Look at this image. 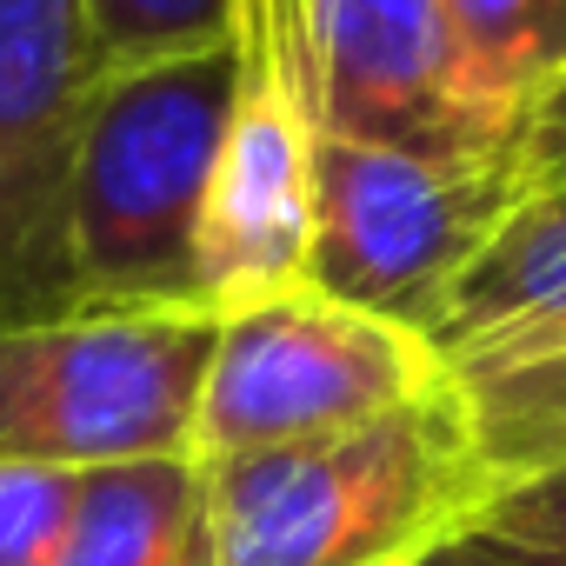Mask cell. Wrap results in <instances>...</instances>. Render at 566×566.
Masks as SVG:
<instances>
[{
    "mask_svg": "<svg viewBox=\"0 0 566 566\" xmlns=\"http://www.w3.org/2000/svg\"><path fill=\"white\" fill-rule=\"evenodd\" d=\"M413 559H420V553H400V559H374V566H413Z\"/></svg>",
    "mask_w": 566,
    "mask_h": 566,
    "instance_id": "cell-18",
    "label": "cell"
},
{
    "mask_svg": "<svg viewBox=\"0 0 566 566\" xmlns=\"http://www.w3.org/2000/svg\"><path fill=\"white\" fill-rule=\"evenodd\" d=\"M520 193L513 160H427L321 127L307 287L433 340L453 280Z\"/></svg>",
    "mask_w": 566,
    "mask_h": 566,
    "instance_id": "cell-6",
    "label": "cell"
},
{
    "mask_svg": "<svg viewBox=\"0 0 566 566\" xmlns=\"http://www.w3.org/2000/svg\"><path fill=\"white\" fill-rule=\"evenodd\" d=\"M321 127L427 160H513L486 147L447 87L440 0H314Z\"/></svg>",
    "mask_w": 566,
    "mask_h": 566,
    "instance_id": "cell-8",
    "label": "cell"
},
{
    "mask_svg": "<svg viewBox=\"0 0 566 566\" xmlns=\"http://www.w3.org/2000/svg\"><path fill=\"white\" fill-rule=\"evenodd\" d=\"M566 340V180L526 187L467 260L433 321L447 367H486Z\"/></svg>",
    "mask_w": 566,
    "mask_h": 566,
    "instance_id": "cell-9",
    "label": "cell"
},
{
    "mask_svg": "<svg viewBox=\"0 0 566 566\" xmlns=\"http://www.w3.org/2000/svg\"><path fill=\"white\" fill-rule=\"evenodd\" d=\"M440 41L467 127L520 154L526 114L566 81V0H440Z\"/></svg>",
    "mask_w": 566,
    "mask_h": 566,
    "instance_id": "cell-10",
    "label": "cell"
},
{
    "mask_svg": "<svg viewBox=\"0 0 566 566\" xmlns=\"http://www.w3.org/2000/svg\"><path fill=\"white\" fill-rule=\"evenodd\" d=\"M460 413L473 433V460L486 493L566 460V340L486 367H460Z\"/></svg>",
    "mask_w": 566,
    "mask_h": 566,
    "instance_id": "cell-12",
    "label": "cell"
},
{
    "mask_svg": "<svg viewBox=\"0 0 566 566\" xmlns=\"http://www.w3.org/2000/svg\"><path fill=\"white\" fill-rule=\"evenodd\" d=\"M94 81L81 0H0V321L74 307L67 193Z\"/></svg>",
    "mask_w": 566,
    "mask_h": 566,
    "instance_id": "cell-7",
    "label": "cell"
},
{
    "mask_svg": "<svg viewBox=\"0 0 566 566\" xmlns=\"http://www.w3.org/2000/svg\"><path fill=\"white\" fill-rule=\"evenodd\" d=\"M314 140H321L314 0H240L233 107L193 233V301L213 321L287 287H307Z\"/></svg>",
    "mask_w": 566,
    "mask_h": 566,
    "instance_id": "cell-5",
    "label": "cell"
},
{
    "mask_svg": "<svg viewBox=\"0 0 566 566\" xmlns=\"http://www.w3.org/2000/svg\"><path fill=\"white\" fill-rule=\"evenodd\" d=\"M453 387L447 354L400 321L360 314L314 287L233 307L213 327L207 380L193 400V460L307 447L380 427Z\"/></svg>",
    "mask_w": 566,
    "mask_h": 566,
    "instance_id": "cell-3",
    "label": "cell"
},
{
    "mask_svg": "<svg viewBox=\"0 0 566 566\" xmlns=\"http://www.w3.org/2000/svg\"><path fill=\"white\" fill-rule=\"evenodd\" d=\"M81 467L0 460V566H54L74 520Z\"/></svg>",
    "mask_w": 566,
    "mask_h": 566,
    "instance_id": "cell-14",
    "label": "cell"
},
{
    "mask_svg": "<svg viewBox=\"0 0 566 566\" xmlns=\"http://www.w3.org/2000/svg\"><path fill=\"white\" fill-rule=\"evenodd\" d=\"M413 566H559V559H539V553H526V546H506V539H493V533H480V526H453L440 546H427Z\"/></svg>",
    "mask_w": 566,
    "mask_h": 566,
    "instance_id": "cell-17",
    "label": "cell"
},
{
    "mask_svg": "<svg viewBox=\"0 0 566 566\" xmlns=\"http://www.w3.org/2000/svg\"><path fill=\"white\" fill-rule=\"evenodd\" d=\"M81 21H87L94 74H120L147 61L227 48L240 0H81Z\"/></svg>",
    "mask_w": 566,
    "mask_h": 566,
    "instance_id": "cell-13",
    "label": "cell"
},
{
    "mask_svg": "<svg viewBox=\"0 0 566 566\" xmlns=\"http://www.w3.org/2000/svg\"><path fill=\"white\" fill-rule=\"evenodd\" d=\"M207 307H67L0 321V460L107 467L187 453L213 354Z\"/></svg>",
    "mask_w": 566,
    "mask_h": 566,
    "instance_id": "cell-4",
    "label": "cell"
},
{
    "mask_svg": "<svg viewBox=\"0 0 566 566\" xmlns=\"http://www.w3.org/2000/svg\"><path fill=\"white\" fill-rule=\"evenodd\" d=\"M467 526H480V533H493V539H506V546H526V553L566 566V460L546 467V473H526V480L493 486V493L473 506Z\"/></svg>",
    "mask_w": 566,
    "mask_h": 566,
    "instance_id": "cell-15",
    "label": "cell"
},
{
    "mask_svg": "<svg viewBox=\"0 0 566 566\" xmlns=\"http://www.w3.org/2000/svg\"><path fill=\"white\" fill-rule=\"evenodd\" d=\"M486 500L460 387L380 427L200 460L193 566H374L440 546Z\"/></svg>",
    "mask_w": 566,
    "mask_h": 566,
    "instance_id": "cell-1",
    "label": "cell"
},
{
    "mask_svg": "<svg viewBox=\"0 0 566 566\" xmlns=\"http://www.w3.org/2000/svg\"><path fill=\"white\" fill-rule=\"evenodd\" d=\"M233 107V41L94 81L74 193V307H200L193 233Z\"/></svg>",
    "mask_w": 566,
    "mask_h": 566,
    "instance_id": "cell-2",
    "label": "cell"
},
{
    "mask_svg": "<svg viewBox=\"0 0 566 566\" xmlns=\"http://www.w3.org/2000/svg\"><path fill=\"white\" fill-rule=\"evenodd\" d=\"M193 546H200V460L147 453L81 473L54 566H193Z\"/></svg>",
    "mask_w": 566,
    "mask_h": 566,
    "instance_id": "cell-11",
    "label": "cell"
},
{
    "mask_svg": "<svg viewBox=\"0 0 566 566\" xmlns=\"http://www.w3.org/2000/svg\"><path fill=\"white\" fill-rule=\"evenodd\" d=\"M520 174H526V187H539V180H566V81L526 114V134H520Z\"/></svg>",
    "mask_w": 566,
    "mask_h": 566,
    "instance_id": "cell-16",
    "label": "cell"
}]
</instances>
